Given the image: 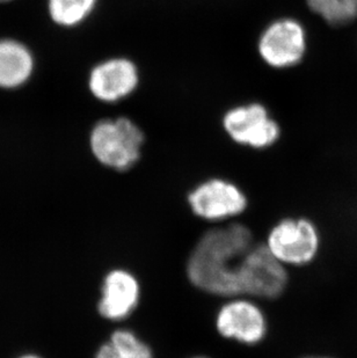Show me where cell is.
<instances>
[{
    "label": "cell",
    "mask_w": 357,
    "mask_h": 358,
    "mask_svg": "<svg viewBox=\"0 0 357 358\" xmlns=\"http://www.w3.org/2000/svg\"><path fill=\"white\" fill-rule=\"evenodd\" d=\"M189 206L196 216L206 220H223L238 216L246 209L247 199L234 183L208 180L189 194Z\"/></svg>",
    "instance_id": "8"
},
{
    "label": "cell",
    "mask_w": 357,
    "mask_h": 358,
    "mask_svg": "<svg viewBox=\"0 0 357 358\" xmlns=\"http://www.w3.org/2000/svg\"><path fill=\"white\" fill-rule=\"evenodd\" d=\"M145 135L127 116L107 117L95 123L90 132V149L95 159L108 169L125 172L142 157Z\"/></svg>",
    "instance_id": "2"
},
{
    "label": "cell",
    "mask_w": 357,
    "mask_h": 358,
    "mask_svg": "<svg viewBox=\"0 0 357 358\" xmlns=\"http://www.w3.org/2000/svg\"><path fill=\"white\" fill-rule=\"evenodd\" d=\"M141 84V71L132 58L113 56L99 62L90 71L88 91L92 96L107 105L130 98Z\"/></svg>",
    "instance_id": "6"
},
{
    "label": "cell",
    "mask_w": 357,
    "mask_h": 358,
    "mask_svg": "<svg viewBox=\"0 0 357 358\" xmlns=\"http://www.w3.org/2000/svg\"><path fill=\"white\" fill-rule=\"evenodd\" d=\"M216 327L224 338L253 345L266 336L267 320L262 310L253 301L233 299L219 310Z\"/></svg>",
    "instance_id": "9"
},
{
    "label": "cell",
    "mask_w": 357,
    "mask_h": 358,
    "mask_svg": "<svg viewBox=\"0 0 357 358\" xmlns=\"http://www.w3.org/2000/svg\"><path fill=\"white\" fill-rule=\"evenodd\" d=\"M266 246L282 264L304 266L317 255L319 234L310 220H284L272 229Z\"/></svg>",
    "instance_id": "7"
},
{
    "label": "cell",
    "mask_w": 357,
    "mask_h": 358,
    "mask_svg": "<svg viewBox=\"0 0 357 358\" xmlns=\"http://www.w3.org/2000/svg\"><path fill=\"white\" fill-rule=\"evenodd\" d=\"M21 358H40V357H36V356L29 355V356H24V357H21Z\"/></svg>",
    "instance_id": "15"
},
{
    "label": "cell",
    "mask_w": 357,
    "mask_h": 358,
    "mask_svg": "<svg viewBox=\"0 0 357 358\" xmlns=\"http://www.w3.org/2000/svg\"><path fill=\"white\" fill-rule=\"evenodd\" d=\"M309 10L330 27H347L357 20V0H305Z\"/></svg>",
    "instance_id": "13"
},
{
    "label": "cell",
    "mask_w": 357,
    "mask_h": 358,
    "mask_svg": "<svg viewBox=\"0 0 357 358\" xmlns=\"http://www.w3.org/2000/svg\"><path fill=\"white\" fill-rule=\"evenodd\" d=\"M252 247V232L243 224H230L208 231L189 257V280L208 294L224 297L238 296L240 264Z\"/></svg>",
    "instance_id": "1"
},
{
    "label": "cell",
    "mask_w": 357,
    "mask_h": 358,
    "mask_svg": "<svg viewBox=\"0 0 357 358\" xmlns=\"http://www.w3.org/2000/svg\"><path fill=\"white\" fill-rule=\"evenodd\" d=\"M240 294L273 299L280 296L288 283L284 264L270 253L266 245H253L240 264Z\"/></svg>",
    "instance_id": "5"
},
{
    "label": "cell",
    "mask_w": 357,
    "mask_h": 358,
    "mask_svg": "<svg viewBox=\"0 0 357 358\" xmlns=\"http://www.w3.org/2000/svg\"><path fill=\"white\" fill-rule=\"evenodd\" d=\"M34 59L31 51L13 40L0 41V87L20 86L31 77Z\"/></svg>",
    "instance_id": "11"
},
{
    "label": "cell",
    "mask_w": 357,
    "mask_h": 358,
    "mask_svg": "<svg viewBox=\"0 0 357 358\" xmlns=\"http://www.w3.org/2000/svg\"><path fill=\"white\" fill-rule=\"evenodd\" d=\"M318 358V357H317Z\"/></svg>",
    "instance_id": "18"
},
{
    "label": "cell",
    "mask_w": 357,
    "mask_h": 358,
    "mask_svg": "<svg viewBox=\"0 0 357 358\" xmlns=\"http://www.w3.org/2000/svg\"><path fill=\"white\" fill-rule=\"evenodd\" d=\"M195 358H206V357H195Z\"/></svg>",
    "instance_id": "16"
},
{
    "label": "cell",
    "mask_w": 357,
    "mask_h": 358,
    "mask_svg": "<svg viewBox=\"0 0 357 358\" xmlns=\"http://www.w3.org/2000/svg\"><path fill=\"white\" fill-rule=\"evenodd\" d=\"M309 35L296 17H277L263 28L256 42L260 59L274 70L296 68L307 57Z\"/></svg>",
    "instance_id": "3"
},
{
    "label": "cell",
    "mask_w": 357,
    "mask_h": 358,
    "mask_svg": "<svg viewBox=\"0 0 357 358\" xmlns=\"http://www.w3.org/2000/svg\"><path fill=\"white\" fill-rule=\"evenodd\" d=\"M141 287L137 278L123 269L106 275L98 303L99 313L111 321H120L132 315L139 305Z\"/></svg>",
    "instance_id": "10"
},
{
    "label": "cell",
    "mask_w": 357,
    "mask_h": 358,
    "mask_svg": "<svg viewBox=\"0 0 357 358\" xmlns=\"http://www.w3.org/2000/svg\"><path fill=\"white\" fill-rule=\"evenodd\" d=\"M99 0H48L51 20L62 27L84 24L98 7Z\"/></svg>",
    "instance_id": "14"
},
{
    "label": "cell",
    "mask_w": 357,
    "mask_h": 358,
    "mask_svg": "<svg viewBox=\"0 0 357 358\" xmlns=\"http://www.w3.org/2000/svg\"><path fill=\"white\" fill-rule=\"evenodd\" d=\"M95 358H153L152 350L135 333L118 329L99 348Z\"/></svg>",
    "instance_id": "12"
},
{
    "label": "cell",
    "mask_w": 357,
    "mask_h": 358,
    "mask_svg": "<svg viewBox=\"0 0 357 358\" xmlns=\"http://www.w3.org/2000/svg\"><path fill=\"white\" fill-rule=\"evenodd\" d=\"M0 1H5V0H0Z\"/></svg>",
    "instance_id": "17"
},
{
    "label": "cell",
    "mask_w": 357,
    "mask_h": 358,
    "mask_svg": "<svg viewBox=\"0 0 357 358\" xmlns=\"http://www.w3.org/2000/svg\"><path fill=\"white\" fill-rule=\"evenodd\" d=\"M226 135L238 145L268 149L281 138V125L261 102L234 106L222 117Z\"/></svg>",
    "instance_id": "4"
}]
</instances>
